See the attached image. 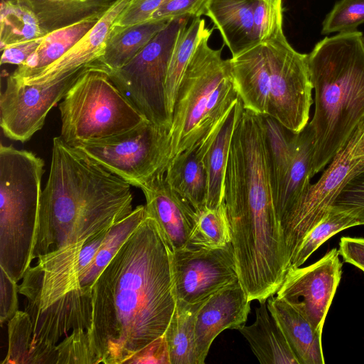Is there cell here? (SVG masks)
Wrapping results in <instances>:
<instances>
[{
  "label": "cell",
  "mask_w": 364,
  "mask_h": 364,
  "mask_svg": "<svg viewBox=\"0 0 364 364\" xmlns=\"http://www.w3.org/2000/svg\"><path fill=\"white\" fill-rule=\"evenodd\" d=\"M168 21H149L122 30H112L98 63L107 73L121 68L164 29Z\"/></svg>",
  "instance_id": "603a6c76"
},
{
  "label": "cell",
  "mask_w": 364,
  "mask_h": 364,
  "mask_svg": "<svg viewBox=\"0 0 364 364\" xmlns=\"http://www.w3.org/2000/svg\"><path fill=\"white\" fill-rule=\"evenodd\" d=\"M213 142L201 138L169 163L165 178L170 187L196 212L206 208L207 179L204 158Z\"/></svg>",
  "instance_id": "e0dca14e"
},
{
  "label": "cell",
  "mask_w": 364,
  "mask_h": 364,
  "mask_svg": "<svg viewBox=\"0 0 364 364\" xmlns=\"http://www.w3.org/2000/svg\"><path fill=\"white\" fill-rule=\"evenodd\" d=\"M109 229V228L102 231L93 239L86 242L82 247L78 261L80 277L87 270L94 262Z\"/></svg>",
  "instance_id": "b9f144b4"
},
{
  "label": "cell",
  "mask_w": 364,
  "mask_h": 364,
  "mask_svg": "<svg viewBox=\"0 0 364 364\" xmlns=\"http://www.w3.org/2000/svg\"><path fill=\"white\" fill-rule=\"evenodd\" d=\"M207 0H166L151 16L149 21H170L182 16L199 17L203 15Z\"/></svg>",
  "instance_id": "d590c367"
},
{
  "label": "cell",
  "mask_w": 364,
  "mask_h": 364,
  "mask_svg": "<svg viewBox=\"0 0 364 364\" xmlns=\"http://www.w3.org/2000/svg\"><path fill=\"white\" fill-rule=\"evenodd\" d=\"M336 248L304 267L289 269L277 292L319 332L341 279L342 262Z\"/></svg>",
  "instance_id": "7c38bea8"
},
{
  "label": "cell",
  "mask_w": 364,
  "mask_h": 364,
  "mask_svg": "<svg viewBox=\"0 0 364 364\" xmlns=\"http://www.w3.org/2000/svg\"><path fill=\"white\" fill-rule=\"evenodd\" d=\"M205 301L188 304L176 299L173 314L164 333L171 364H197L195 320Z\"/></svg>",
  "instance_id": "484cf974"
},
{
  "label": "cell",
  "mask_w": 364,
  "mask_h": 364,
  "mask_svg": "<svg viewBox=\"0 0 364 364\" xmlns=\"http://www.w3.org/2000/svg\"><path fill=\"white\" fill-rule=\"evenodd\" d=\"M171 254L147 213L93 283L87 332L100 363L125 364L165 333L176 304Z\"/></svg>",
  "instance_id": "6da1fadb"
},
{
  "label": "cell",
  "mask_w": 364,
  "mask_h": 364,
  "mask_svg": "<svg viewBox=\"0 0 364 364\" xmlns=\"http://www.w3.org/2000/svg\"><path fill=\"white\" fill-rule=\"evenodd\" d=\"M355 156L358 157H362L364 158V134L363 135L362 138L360 139L355 152Z\"/></svg>",
  "instance_id": "7bdbcfd3"
},
{
  "label": "cell",
  "mask_w": 364,
  "mask_h": 364,
  "mask_svg": "<svg viewBox=\"0 0 364 364\" xmlns=\"http://www.w3.org/2000/svg\"><path fill=\"white\" fill-rule=\"evenodd\" d=\"M363 134L364 119L282 223L289 264L305 236L327 215L347 182L364 168V158L355 156Z\"/></svg>",
  "instance_id": "9c48e42d"
},
{
  "label": "cell",
  "mask_w": 364,
  "mask_h": 364,
  "mask_svg": "<svg viewBox=\"0 0 364 364\" xmlns=\"http://www.w3.org/2000/svg\"><path fill=\"white\" fill-rule=\"evenodd\" d=\"M213 31L205 28L177 92L170 129V162L224 121L239 99L229 59L222 58V48L208 45Z\"/></svg>",
  "instance_id": "277c9868"
},
{
  "label": "cell",
  "mask_w": 364,
  "mask_h": 364,
  "mask_svg": "<svg viewBox=\"0 0 364 364\" xmlns=\"http://www.w3.org/2000/svg\"><path fill=\"white\" fill-rule=\"evenodd\" d=\"M42 38L12 46L4 49L1 58V65L11 64L19 66L23 64L28 57L36 50Z\"/></svg>",
  "instance_id": "60d3db41"
},
{
  "label": "cell",
  "mask_w": 364,
  "mask_h": 364,
  "mask_svg": "<svg viewBox=\"0 0 364 364\" xmlns=\"http://www.w3.org/2000/svg\"><path fill=\"white\" fill-rule=\"evenodd\" d=\"M364 23V0H340L327 14L321 33L356 31Z\"/></svg>",
  "instance_id": "836d02e7"
},
{
  "label": "cell",
  "mask_w": 364,
  "mask_h": 364,
  "mask_svg": "<svg viewBox=\"0 0 364 364\" xmlns=\"http://www.w3.org/2000/svg\"><path fill=\"white\" fill-rule=\"evenodd\" d=\"M30 9L48 33L95 16H102L117 0H14Z\"/></svg>",
  "instance_id": "7402d4cb"
},
{
  "label": "cell",
  "mask_w": 364,
  "mask_h": 364,
  "mask_svg": "<svg viewBox=\"0 0 364 364\" xmlns=\"http://www.w3.org/2000/svg\"><path fill=\"white\" fill-rule=\"evenodd\" d=\"M314 90V176L325 169L364 119V41L358 31L319 41L308 54Z\"/></svg>",
  "instance_id": "3957f363"
},
{
  "label": "cell",
  "mask_w": 364,
  "mask_h": 364,
  "mask_svg": "<svg viewBox=\"0 0 364 364\" xmlns=\"http://www.w3.org/2000/svg\"><path fill=\"white\" fill-rule=\"evenodd\" d=\"M125 364H171L166 336L157 338L135 353Z\"/></svg>",
  "instance_id": "f35d334b"
},
{
  "label": "cell",
  "mask_w": 364,
  "mask_h": 364,
  "mask_svg": "<svg viewBox=\"0 0 364 364\" xmlns=\"http://www.w3.org/2000/svg\"><path fill=\"white\" fill-rule=\"evenodd\" d=\"M267 309L283 332L299 364H323L322 333L283 299L269 296Z\"/></svg>",
  "instance_id": "ac0fdd59"
},
{
  "label": "cell",
  "mask_w": 364,
  "mask_h": 364,
  "mask_svg": "<svg viewBox=\"0 0 364 364\" xmlns=\"http://www.w3.org/2000/svg\"><path fill=\"white\" fill-rule=\"evenodd\" d=\"M146 215V206L139 205L127 216L109 228L94 262L80 277L82 287H92L101 272L109 263Z\"/></svg>",
  "instance_id": "f1b7e54d"
},
{
  "label": "cell",
  "mask_w": 364,
  "mask_h": 364,
  "mask_svg": "<svg viewBox=\"0 0 364 364\" xmlns=\"http://www.w3.org/2000/svg\"><path fill=\"white\" fill-rule=\"evenodd\" d=\"M57 364H98L100 360L88 332L75 330L57 344Z\"/></svg>",
  "instance_id": "d6a6232c"
},
{
  "label": "cell",
  "mask_w": 364,
  "mask_h": 364,
  "mask_svg": "<svg viewBox=\"0 0 364 364\" xmlns=\"http://www.w3.org/2000/svg\"><path fill=\"white\" fill-rule=\"evenodd\" d=\"M242 105L239 97L204 158L206 208H215L224 203V183L230 143Z\"/></svg>",
  "instance_id": "cb8c5ba5"
},
{
  "label": "cell",
  "mask_w": 364,
  "mask_h": 364,
  "mask_svg": "<svg viewBox=\"0 0 364 364\" xmlns=\"http://www.w3.org/2000/svg\"><path fill=\"white\" fill-rule=\"evenodd\" d=\"M250 301L239 280L208 297L195 320L197 364H203L215 338L225 329L238 330L250 311Z\"/></svg>",
  "instance_id": "4fadbf2b"
},
{
  "label": "cell",
  "mask_w": 364,
  "mask_h": 364,
  "mask_svg": "<svg viewBox=\"0 0 364 364\" xmlns=\"http://www.w3.org/2000/svg\"><path fill=\"white\" fill-rule=\"evenodd\" d=\"M1 50L43 37L36 14L28 7L14 0H2L0 9Z\"/></svg>",
  "instance_id": "83f0119b"
},
{
  "label": "cell",
  "mask_w": 364,
  "mask_h": 364,
  "mask_svg": "<svg viewBox=\"0 0 364 364\" xmlns=\"http://www.w3.org/2000/svg\"><path fill=\"white\" fill-rule=\"evenodd\" d=\"M131 184L59 136L40 202L32 259L93 239L132 210Z\"/></svg>",
  "instance_id": "7a4b0ae2"
},
{
  "label": "cell",
  "mask_w": 364,
  "mask_h": 364,
  "mask_svg": "<svg viewBox=\"0 0 364 364\" xmlns=\"http://www.w3.org/2000/svg\"><path fill=\"white\" fill-rule=\"evenodd\" d=\"M190 18L170 20L129 63L107 73L113 84L146 120L169 130L172 117L166 97L168 68L179 31Z\"/></svg>",
  "instance_id": "8992f818"
},
{
  "label": "cell",
  "mask_w": 364,
  "mask_h": 364,
  "mask_svg": "<svg viewBox=\"0 0 364 364\" xmlns=\"http://www.w3.org/2000/svg\"><path fill=\"white\" fill-rule=\"evenodd\" d=\"M97 63L31 84L19 82L9 75L0 96V125L4 135L21 142L29 140L42 129L50 109Z\"/></svg>",
  "instance_id": "30bf717a"
},
{
  "label": "cell",
  "mask_w": 364,
  "mask_h": 364,
  "mask_svg": "<svg viewBox=\"0 0 364 364\" xmlns=\"http://www.w3.org/2000/svg\"><path fill=\"white\" fill-rule=\"evenodd\" d=\"M166 0H135L119 16L112 30L119 31L149 21L153 13Z\"/></svg>",
  "instance_id": "8d00e7d4"
},
{
  "label": "cell",
  "mask_w": 364,
  "mask_h": 364,
  "mask_svg": "<svg viewBox=\"0 0 364 364\" xmlns=\"http://www.w3.org/2000/svg\"><path fill=\"white\" fill-rule=\"evenodd\" d=\"M363 41H364V36H363Z\"/></svg>",
  "instance_id": "ee69618b"
},
{
  "label": "cell",
  "mask_w": 364,
  "mask_h": 364,
  "mask_svg": "<svg viewBox=\"0 0 364 364\" xmlns=\"http://www.w3.org/2000/svg\"><path fill=\"white\" fill-rule=\"evenodd\" d=\"M314 144V133L309 123L300 132L294 133L291 161L274 203L280 225L311 185Z\"/></svg>",
  "instance_id": "d6986e66"
},
{
  "label": "cell",
  "mask_w": 364,
  "mask_h": 364,
  "mask_svg": "<svg viewBox=\"0 0 364 364\" xmlns=\"http://www.w3.org/2000/svg\"><path fill=\"white\" fill-rule=\"evenodd\" d=\"M274 205L282 188L292 153L294 133L269 115H261Z\"/></svg>",
  "instance_id": "d4e9b609"
},
{
  "label": "cell",
  "mask_w": 364,
  "mask_h": 364,
  "mask_svg": "<svg viewBox=\"0 0 364 364\" xmlns=\"http://www.w3.org/2000/svg\"><path fill=\"white\" fill-rule=\"evenodd\" d=\"M135 0H117L96 24L70 50L38 75L22 80L31 84L61 75L95 63L102 55L114 23L122 13Z\"/></svg>",
  "instance_id": "2e32d148"
},
{
  "label": "cell",
  "mask_w": 364,
  "mask_h": 364,
  "mask_svg": "<svg viewBox=\"0 0 364 364\" xmlns=\"http://www.w3.org/2000/svg\"><path fill=\"white\" fill-rule=\"evenodd\" d=\"M9 348L1 364H29L33 348L31 321L25 311H18L8 321Z\"/></svg>",
  "instance_id": "1f68e13d"
},
{
  "label": "cell",
  "mask_w": 364,
  "mask_h": 364,
  "mask_svg": "<svg viewBox=\"0 0 364 364\" xmlns=\"http://www.w3.org/2000/svg\"><path fill=\"white\" fill-rule=\"evenodd\" d=\"M177 300L196 304L238 279L232 244L217 249L186 247L171 252Z\"/></svg>",
  "instance_id": "8fae6325"
},
{
  "label": "cell",
  "mask_w": 364,
  "mask_h": 364,
  "mask_svg": "<svg viewBox=\"0 0 364 364\" xmlns=\"http://www.w3.org/2000/svg\"><path fill=\"white\" fill-rule=\"evenodd\" d=\"M255 309V321L238 331L262 364H299L283 332L270 314L267 301Z\"/></svg>",
  "instance_id": "ffe728a7"
},
{
  "label": "cell",
  "mask_w": 364,
  "mask_h": 364,
  "mask_svg": "<svg viewBox=\"0 0 364 364\" xmlns=\"http://www.w3.org/2000/svg\"><path fill=\"white\" fill-rule=\"evenodd\" d=\"M73 146L138 188L156 174L166 173L171 154L170 130L148 120L116 135Z\"/></svg>",
  "instance_id": "52a82bcc"
},
{
  "label": "cell",
  "mask_w": 364,
  "mask_h": 364,
  "mask_svg": "<svg viewBox=\"0 0 364 364\" xmlns=\"http://www.w3.org/2000/svg\"><path fill=\"white\" fill-rule=\"evenodd\" d=\"M18 285L0 268V323L9 321L18 311Z\"/></svg>",
  "instance_id": "74e56055"
},
{
  "label": "cell",
  "mask_w": 364,
  "mask_h": 364,
  "mask_svg": "<svg viewBox=\"0 0 364 364\" xmlns=\"http://www.w3.org/2000/svg\"><path fill=\"white\" fill-rule=\"evenodd\" d=\"M102 16H92L48 33L42 38L36 50L23 64L17 67L11 75L18 80H22L38 75L61 58Z\"/></svg>",
  "instance_id": "44dd1931"
},
{
  "label": "cell",
  "mask_w": 364,
  "mask_h": 364,
  "mask_svg": "<svg viewBox=\"0 0 364 364\" xmlns=\"http://www.w3.org/2000/svg\"><path fill=\"white\" fill-rule=\"evenodd\" d=\"M257 0H207L203 14L219 30L237 56L262 42L255 13Z\"/></svg>",
  "instance_id": "9a60e30c"
},
{
  "label": "cell",
  "mask_w": 364,
  "mask_h": 364,
  "mask_svg": "<svg viewBox=\"0 0 364 364\" xmlns=\"http://www.w3.org/2000/svg\"><path fill=\"white\" fill-rule=\"evenodd\" d=\"M360 225L350 213L331 206L327 215L304 238L290 268L301 267L307 259L327 240L339 232Z\"/></svg>",
  "instance_id": "4dcf8cb0"
},
{
  "label": "cell",
  "mask_w": 364,
  "mask_h": 364,
  "mask_svg": "<svg viewBox=\"0 0 364 364\" xmlns=\"http://www.w3.org/2000/svg\"><path fill=\"white\" fill-rule=\"evenodd\" d=\"M259 43L267 67V115L299 133L309 123L313 103L308 55L296 51L283 31Z\"/></svg>",
  "instance_id": "ba28073f"
},
{
  "label": "cell",
  "mask_w": 364,
  "mask_h": 364,
  "mask_svg": "<svg viewBox=\"0 0 364 364\" xmlns=\"http://www.w3.org/2000/svg\"><path fill=\"white\" fill-rule=\"evenodd\" d=\"M147 213L159 223L171 252L187 247L196 212L168 185L165 173H159L140 188Z\"/></svg>",
  "instance_id": "5bb4252c"
},
{
  "label": "cell",
  "mask_w": 364,
  "mask_h": 364,
  "mask_svg": "<svg viewBox=\"0 0 364 364\" xmlns=\"http://www.w3.org/2000/svg\"><path fill=\"white\" fill-rule=\"evenodd\" d=\"M338 252L344 262L355 266L364 272V237H342Z\"/></svg>",
  "instance_id": "ab89813d"
},
{
  "label": "cell",
  "mask_w": 364,
  "mask_h": 364,
  "mask_svg": "<svg viewBox=\"0 0 364 364\" xmlns=\"http://www.w3.org/2000/svg\"><path fill=\"white\" fill-rule=\"evenodd\" d=\"M60 137L68 144L106 138L146 120L98 63L90 68L59 104Z\"/></svg>",
  "instance_id": "5b68a950"
},
{
  "label": "cell",
  "mask_w": 364,
  "mask_h": 364,
  "mask_svg": "<svg viewBox=\"0 0 364 364\" xmlns=\"http://www.w3.org/2000/svg\"><path fill=\"white\" fill-rule=\"evenodd\" d=\"M205 22L200 16L193 18L188 27L186 25L181 29L174 44L166 80L167 108L171 117L183 73L203 34Z\"/></svg>",
  "instance_id": "4316f807"
},
{
  "label": "cell",
  "mask_w": 364,
  "mask_h": 364,
  "mask_svg": "<svg viewBox=\"0 0 364 364\" xmlns=\"http://www.w3.org/2000/svg\"><path fill=\"white\" fill-rule=\"evenodd\" d=\"M332 206L348 211L364 225V168L347 182Z\"/></svg>",
  "instance_id": "e575fe53"
},
{
  "label": "cell",
  "mask_w": 364,
  "mask_h": 364,
  "mask_svg": "<svg viewBox=\"0 0 364 364\" xmlns=\"http://www.w3.org/2000/svg\"><path fill=\"white\" fill-rule=\"evenodd\" d=\"M232 244V232L225 203L196 212L187 247L217 249Z\"/></svg>",
  "instance_id": "f546056e"
}]
</instances>
